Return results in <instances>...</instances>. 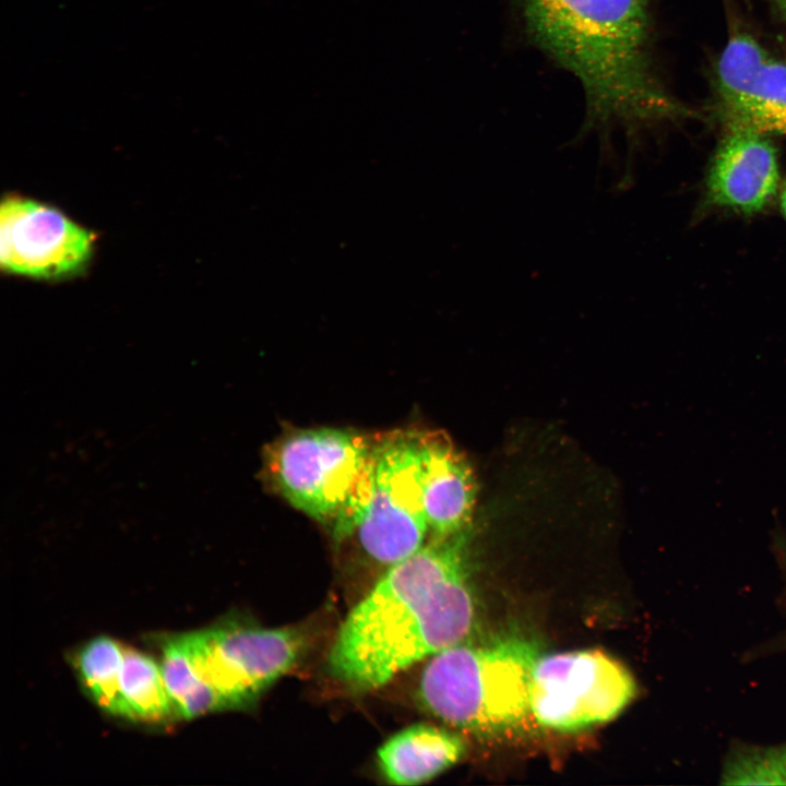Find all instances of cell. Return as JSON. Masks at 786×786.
Here are the masks:
<instances>
[{
	"mask_svg": "<svg viewBox=\"0 0 786 786\" xmlns=\"http://www.w3.org/2000/svg\"><path fill=\"white\" fill-rule=\"evenodd\" d=\"M469 527L430 541L389 569L349 611L327 665L356 690L397 674L467 639L476 618L469 581Z\"/></svg>",
	"mask_w": 786,
	"mask_h": 786,
	"instance_id": "cell-1",
	"label": "cell"
},
{
	"mask_svg": "<svg viewBox=\"0 0 786 786\" xmlns=\"http://www.w3.org/2000/svg\"><path fill=\"white\" fill-rule=\"evenodd\" d=\"M532 41L581 83L582 133L614 124L630 132L690 110L655 75L647 0H521Z\"/></svg>",
	"mask_w": 786,
	"mask_h": 786,
	"instance_id": "cell-2",
	"label": "cell"
},
{
	"mask_svg": "<svg viewBox=\"0 0 786 786\" xmlns=\"http://www.w3.org/2000/svg\"><path fill=\"white\" fill-rule=\"evenodd\" d=\"M538 645L519 633L463 641L431 656L418 686L421 705L442 722L478 735L503 734L531 716Z\"/></svg>",
	"mask_w": 786,
	"mask_h": 786,
	"instance_id": "cell-3",
	"label": "cell"
},
{
	"mask_svg": "<svg viewBox=\"0 0 786 786\" xmlns=\"http://www.w3.org/2000/svg\"><path fill=\"white\" fill-rule=\"evenodd\" d=\"M374 439L348 429L291 430L271 444L266 471L294 508L332 527L366 469Z\"/></svg>",
	"mask_w": 786,
	"mask_h": 786,
	"instance_id": "cell-4",
	"label": "cell"
},
{
	"mask_svg": "<svg viewBox=\"0 0 786 786\" xmlns=\"http://www.w3.org/2000/svg\"><path fill=\"white\" fill-rule=\"evenodd\" d=\"M428 532L419 432L376 437L353 535L371 559L390 567L419 550Z\"/></svg>",
	"mask_w": 786,
	"mask_h": 786,
	"instance_id": "cell-5",
	"label": "cell"
},
{
	"mask_svg": "<svg viewBox=\"0 0 786 786\" xmlns=\"http://www.w3.org/2000/svg\"><path fill=\"white\" fill-rule=\"evenodd\" d=\"M202 684L219 711L251 706L296 664L301 640L289 629L223 622L179 633Z\"/></svg>",
	"mask_w": 786,
	"mask_h": 786,
	"instance_id": "cell-6",
	"label": "cell"
},
{
	"mask_svg": "<svg viewBox=\"0 0 786 786\" xmlns=\"http://www.w3.org/2000/svg\"><path fill=\"white\" fill-rule=\"evenodd\" d=\"M636 692L628 668L603 651L540 654L531 677V716L545 728L574 733L614 719Z\"/></svg>",
	"mask_w": 786,
	"mask_h": 786,
	"instance_id": "cell-7",
	"label": "cell"
},
{
	"mask_svg": "<svg viewBox=\"0 0 786 786\" xmlns=\"http://www.w3.org/2000/svg\"><path fill=\"white\" fill-rule=\"evenodd\" d=\"M93 246L88 230L51 206L21 196L1 204L0 263L9 273L66 278L86 266Z\"/></svg>",
	"mask_w": 786,
	"mask_h": 786,
	"instance_id": "cell-8",
	"label": "cell"
},
{
	"mask_svg": "<svg viewBox=\"0 0 786 786\" xmlns=\"http://www.w3.org/2000/svg\"><path fill=\"white\" fill-rule=\"evenodd\" d=\"M715 91L726 129L786 135V63L752 36L730 37L717 62Z\"/></svg>",
	"mask_w": 786,
	"mask_h": 786,
	"instance_id": "cell-9",
	"label": "cell"
},
{
	"mask_svg": "<svg viewBox=\"0 0 786 786\" xmlns=\"http://www.w3.org/2000/svg\"><path fill=\"white\" fill-rule=\"evenodd\" d=\"M778 164L767 135L726 129L706 178L707 201L742 214L762 211L776 193Z\"/></svg>",
	"mask_w": 786,
	"mask_h": 786,
	"instance_id": "cell-10",
	"label": "cell"
},
{
	"mask_svg": "<svg viewBox=\"0 0 786 786\" xmlns=\"http://www.w3.org/2000/svg\"><path fill=\"white\" fill-rule=\"evenodd\" d=\"M422 505L432 537L449 536L471 525L477 497L466 457L442 432H419Z\"/></svg>",
	"mask_w": 786,
	"mask_h": 786,
	"instance_id": "cell-11",
	"label": "cell"
},
{
	"mask_svg": "<svg viewBox=\"0 0 786 786\" xmlns=\"http://www.w3.org/2000/svg\"><path fill=\"white\" fill-rule=\"evenodd\" d=\"M463 739L448 729L417 724L389 738L378 750L385 779L400 786L422 784L454 765L464 754Z\"/></svg>",
	"mask_w": 786,
	"mask_h": 786,
	"instance_id": "cell-12",
	"label": "cell"
},
{
	"mask_svg": "<svg viewBox=\"0 0 786 786\" xmlns=\"http://www.w3.org/2000/svg\"><path fill=\"white\" fill-rule=\"evenodd\" d=\"M123 650L109 636H96L73 654L72 664L87 698L97 707L107 715L131 720L120 686Z\"/></svg>",
	"mask_w": 786,
	"mask_h": 786,
	"instance_id": "cell-13",
	"label": "cell"
},
{
	"mask_svg": "<svg viewBox=\"0 0 786 786\" xmlns=\"http://www.w3.org/2000/svg\"><path fill=\"white\" fill-rule=\"evenodd\" d=\"M120 686L131 722L163 725L178 718L160 664L150 655L124 647Z\"/></svg>",
	"mask_w": 786,
	"mask_h": 786,
	"instance_id": "cell-14",
	"label": "cell"
},
{
	"mask_svg": "<svg viewBox=\"0 0 786 786\" xmlns=\"http://www.w3.org/2000/svg\"><path fill=\"white\" fill-rule=\"evenodd\" d=\"M156 640L164 681L178 718L189 720L219 712L216 700L200 681L179 633L164 634Z\"/></svg>",
	"mask_w": 786,
	"mask_h": 786,
	"instance_id": "cell-15",
	"label": "cell"
},
{
	"mask_svg": "<svg viewBox=\"0 0 786 786\" xmlns=\"http://www.w3.org/2000/svg\"><path fill=\"white\" fill-rule=\"evenodd\" d=\"M724 785H786V741L755 745L733 741L722 762Z\"/></svg>",
	"mask_w": 786,
	"mask_h": 786,
	"instance_id": "cell-16",
	"label": "cell"
},
{
	"mask_svg": "<svg viewBox=\"0 0 786 786\" xmlns=\"http://www.w3.org/2000/svg\"><path fill=\"white\" fill-rule=\"evenodd\" d=\"M777 560L783 576V588L779 595V605L786 616V546L777 551ZM773 646H784L786 648V630H784L783 636L777 639V642Z\"/></svg>",
	"mask_w": 786,
	"mask_h": 786,
	"instance_id": "cell-17",
	"label": "cell"
},
{
	"mask_svg": "<svg viewBox=\"0 0 786 786\" xmlns=\"http://www.w3.org/2000/svg\"><path fill=\"white\" fill-rule=\"evenodd\" d=\"M781 207H782V212L786 218V183L784 186V189H783L782 195H781Z\"/></svg>",
	"mask_w": 786,
	"mask_h": 786,
	"instance_id": "cell-18",
	"label": "cell"
},
{
	"mask_svg": "<svg viewBox=\"0 0 786 786\" xmlns=\"http://www.w3.org/2000/svg\"><path fill=\"white\" fill-rule=\"evenodd\" d=\"M779 11L786 17V0H775Z\"/></svg>",
	"mask_w": 786,
	"mask_h": 786,
	"instance_id": "cell-19",
	"label": "cell"
}]
</instances>
